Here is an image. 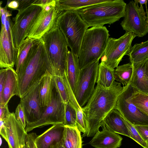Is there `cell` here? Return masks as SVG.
<instances>
[{
	"instance_id": "obj_1",
	"label": "cell",
	"mask_w": 148,
	"mask_h": 148,
	"mask_svg": "<svg viewBox=\"0 0 148 148\" xmlns=\"http://www.w3.org/2000/svg\"><path fill=\"white\" fill-rule=\"evenodd\" d=\"M125 88L115 81L109 87L97 84L89 100L82 108L88 125L86 136H93L99 131L106 116L114 109L118 97Z\"/></svg>"
},
{
	"instance_id": "obj_2",
	"label": "cell",
	"mask_w": 148,
	"mask_h": 148,
	"mask_svg": "<svg viewBox=\"0 0 148 148\" xmlns=\"http://www.w3.org/2000/svg\"><path fill=\"white\" fill-rule=\"evenodd\" d=\"M48 71L51 64L41 38L35 40L27 58L23 73L18 80V95L21 99L41 79Z\"/></svg>"
},
{
	"instance_id": "obj_3",
	"label": "cell",
	"mask_w": 148,
	"mask_h": 148,
	"mask_svg": "<svg viewBox=\"0 0 148 148\" xmlns=\"http://www.w3.org/2000/svg\"><path fill=\"white\" fill-rule=\"evenodd\" d=\"M126 4L123 0H109L75 11L88 27L103 26L123 17Z\"/></svg>"
},
{
	"instance_id": "obj_4",
	"label": "cell",
	"mask_w": 148,
	"mask_h": 148,
	"mask_svg": "<svg viewBox=\"0 0 148 148\" xmlns=\"http://www.w3.org/2000/svg\"><path fill=\"white\" fill-rule=\"evenodd\" d=\"M105 26L93 27L85 32L81 46L78 60L82 69L101 58L109 38Z\"/></svg>"
},
{
	"instance_id": "obj_5",
	"label": "cell",
	"mask_w": 148,
	"mask_h": 148,
	"mask_svg": "<svg viewBox=\"0 0 148 148\" xmlns=\"http://www.w3.org/2000/svg\"><path fill=\"white\" fill-rule=\"evenodd\" d=\"M51 66L52 76L63 77L66 71L69 50L67 41L56 26L41 38Z\"/></svg>"
},
{
	"instance_id": "obj_6",
	"label": "cell",
	"mask_w": 148,
	"mask_h": 148,
	"mask_svg": "<svg viewBox=\"0 0 148 148\" xmlns=\"http://www.w3.org/2000/svg\"><path fill=\"white\" fill-rule=\"evenodd\" d=\"M56 25L65 37L71 51L78 56L82 40L89 27L75 10L62 11L58 17Z\"/></svg>"
},
{
	"instance_id": "obj_7",
	"label": "cell",
	"mask_w": 148,
	"mask_h": 148,
	"mask_svg": "<svg viewBox=\"0 0 148 148\" xmlns=\"http://www.w3.org/2000/svg\"><path fill=\"white\" fill-rule=\"evenodd\" d=\"M136 37L132 32H125L118 38L109 37L105 50L101 58V63L114 70L124 56H129L132 47V42Z\"/></svg>"
},
{
	"instance_id": "obj_8",
	"label": "cell",
	"mask_w": 148,
	"mask_h": 148,
	"mask_svg": "<svg viewBox=\"0 0 148 148\" xmlns=\"http://www.w3.org/2000/svg\"><path fill=\"white\" fill-rule=\"evenodd\" d=\"M42 9L38 5H31L18 11L14 18L12 33L14 47L17 51L27 38L32 25Z\"/></svg>"
},
{
	"instance_id": "obj_9",
	"label": "cell",
	"mask_w": 148,
	"mask_h": 148,
	"mask_svg": "<svg viewBox=\"0 0 148 148\" xmlns=\"http://www.w3.org/2000/svg\"><path fill=\"white\" fill-rule=\"evenodd\" d=\"M65 103L54 86L51 100L43 108L41 116L37 121L27 124L25 130L27 133L36 128L49 125L64 124Z\"/></svg>"
},
{
	"instance_id": "obj_10",
	"label": "cell",
	"mask_w": 148,
	"mask_h": 148,
	"mask_svg": "<svg viewBox=\"0 0 148 148\" xmlns=\"http://www.w3.org/2000/svg\"><path fill=\"white\" fill-rule=\"evenodd\" d=\"M99 64L97 61L80 70L74 94L81 108L86 105L95 90Z\"/></svg>"
},
{
	"instance_id": "obj_11",
	"label": "cell",
	"mask_w": 148,
	"mask_h": 148,
	"mask_svg": "<svg viewBox=\"0 0 148 148\" xmlns=\"http://www.w3.org/2000/svg\"><path fill=\"white\" fill-rule=\"evenodd\" d=\"M136 91L130 84L125 86L118 97L114 109L117 110L127 121L134 125H148V117L132 102V96Z\"/></svg>"
},
{
	"instance_id": "obj_12",
	"label": "cell",
	"mask_w": 148,
	"mask_h": 148,
	"mask_svg": "<svg viewBox=\"0 0 148 148\" xmlns=\"http://www.w3.org/2000/svg\"><path fill=\"white\" fill-rule=\"evenodd\" d=\"M138 3L131 1L126 4L123 19L120 24L125 32H132L142 37L148 33V21L141 12Z\"/></svg>"
},
{
	"instance_id": "obj_13",
	"label": "cell",
	"mask_w": 148,
	"mask_h": 148,
	"mask_svg": "<svg viewBox=\"0 0 148 148\" xmlns=\"http://www.w3.org/2000/svg\"><path fill=\"white\" fill-rule=\"evenodd\" d=\"M62 12L56 6L49 11L42 8L32 25L27 38L35 40L41 39L57 26V19Z\"/></svg>"
},
{
	"instance_id": "obj_14",
	"label": "cell",
	"mask_w": 148,
	"mask_h": 148,
	"mask_svg": "<svg viewBox=\"0 0 148 148\" xmlns=\"http://www.w3.org/2000/svg\"><path fill=\"white\" fill-rule=\"evenodd\" d=\"M43 78L21 99L20 104L24 111L27 124L36 121L41 116L43 109L40 104L39 93Z\"/></svg>"
},
{
	"instance_id": "obj_15",
	"label": "cell",
	"mask_w": 148,
	"mask_h": 148,
	"mask_svg": "<svg viewBox=\"0 0 148 148\" xmlns=\"http://www.w3.org/2000/svg\"><path fill=\"white\" fill-rule=\"evenodd\" d=\"M6 139L9 148H22L26 144L27 133L14 112L4 121Z\"/></svg>"
},
{
	"instance_id": "obj_16",
	"label": "cell",
	"mask_w": 148,
	"mask_h": 148,
	"mask_svg": "<svg viewBox=\"0 0 148 148\" xmlns=\"http://www.w3.org/2000/svg\"><path fill=\"white\" fill-rule=\"evenodd\" d=\"M18 51L11 42L5 27L1 26L0 36V67L13 68L15 65Z\"/></svg>"
},
{
	"instance_id": "obj_17",
	"label": "cell",
	"mask_w": 148,
	"mask_h": 148,
	"mask_svg": "<svg viewBox=\"0 0 148 148\" xmlns=\"http://www.w3.org/2000/svg\"><path fill=\"white\" fill-rule=\"evenodd\" d=\"M65 126L63 124L53 125L43 133L37 136V148H50L53 145L62 143Z\"/></svg>"
},
{
	"instance_id": "obj_18",
	"label": "cell",
	"mask_w": 148,
	"mask_h": 148,
	"mask_svg": "<svg viewBox=\"0 0 148 148\" xmlns=\"http://www.w3.org/2000/svg\"><path fill=\"white\" fill-rule=\"evenodd\" d=\"M122 139L118 134L103 128L95 134L89 144L95 148H118L121 146Z\"/></svg>"
},
{
	"instance_id": "obj_19",
	"label": "cell",
	"mask_w": 148,
	"mask_h": 148,
	"mask_svg": "<svg viewBox=\"0 0 148 148\" xmlns=\"http://www.w3.org/2000/svg\"><path fill=\"white\" fill-rule=\"evenodd\" d=\"M102 127L115 133L130 137L123 117L116 110H112L107 114L103 120Z\"/></svg>"
},
{
	"instance_id": "obj_20",
	"label": "cell",
	"mask_w": 148,
	"mask_h": 148,
	"mask_svg": "<svg viewBox=\"0 0 148 148\" xmlns=\"http://www.w3.org/2000/svg\"><path fill=\"white\" fill-rule=\"evenodd\" d=\"M7 75L0 103L8 104L11 98L17 96L18 89V77L15 70L13 68H7Z\"/></svg>"
},
{
	"instance_id": "obj_21",
	"label": "cell",
	"mask_w": 148,
	"mask_h": 148,
	"mask_svg": "<svg viewBox=\"0 0 148 148\" xmlns=\"http://www.w3.org/2000/svg\"><path fill=\"white\" fill-rule=\"evenodd\" d=\"M147 60L134 67L130 84L138 92L148 95V75L146 70Z\"/></svg>"
},
{
	"instance_id": "obj_22",
	"label": "cell",
	"mask_w": 148,
	"mask_h": 148,
	"mask_svg": "<svg viewBox=\"0 0 148 148\" xmlns=\"http://www.w3.org/2000/svg\"><path fill=\"white\" fill-rule=\"evenodd\" d=\"M80 69L78 57L69 50L66 74L69 84L74 93Z\"/></svg>"
},
{
	"instance_id": "obj_23",
	"label": "cell",
	"mask_w": 148,
	"mask_h": 148,
	"mask_svg": "<svg viewBox=\"0 0 148 148\" xmlns=\"http://www.w3.org/2000/svg\"><path fill=\"white\" fill-rule=\"evenodd\" d=\"M54 87L53 76L48 71L42 79L39 90V102L42 109L50 102Z\"/></svg>"
},
{
	"instance_id": "obj_24",
	"label": "cell",
	"mask_w": 148,
	"mask_h": 148,
	"mask_svg": "<svg viewBox=\"0 0 148 148\" xmlns=\"http://www.w3.org/2000/svg\"><path fill=\"white\" fill-rule=\"evenodd\" d=\"M109 0H57L56 6L60 11L76 10Z\"/></svg>"
},
{
	"instance_id": "obj_25",
	"label": "cell",
	"mask_w": 148,
	"mask_h": 148,
	"mask_svg": "<svg viewBox=\"0 0 148 148\" xmlns=\"http://www.w3.org/2000/svg\"><path fill=\"white\" fill-rule=\"evenodd\" d=\"M34 40L27 38L18 49L15 66V71L18 76V80L23 73L28 53Z\"/></svg>"
},
{
	"instance_id": "obj_26",
	"label": "cell",
	"mask_w": 148,
	"mask_h": 148,
	"mask_svg": "<svg viewBox=\"0 0 148 148\" xmlns=\"http://www.w3.org/2000/svg\"><path fill=\"white\" fill-rule=\"evenodd\" d=\"M64 126L63 146L65 148H82L81 132L76 127Z\"/></svg>"
},
{
	"instance_id": "obj_27",
	"label": "cell",
	"mask_w": 148,
	"mask_h": 148,
	"mask_svg": "<svg viewBox=\"0 0 148 148\" xmlns=\"http://www.w3.org/2000/svg\"><path fill=\"white\" fill-rule=\"evenodd\" d=\"M130 62L135 67L148 59V40L132 47L129 55Z\"/></svg>"
},
{
	"instance_id": "obj_28",
	"label": "cell",
	"mask_w": 148,
	"mask_h": 148,
	"mask_svg": "<svg viewBox=\"0 0 148 148\" xmlns=\"http://www.w3.org/2000/svg\"><path fill=\"white\" fill-rule=\"evenodd\" d=\"M134 72V67L130 62L118 66L114 70L115 80L122 84L123 86L130 83Z\"/></svg>"
},
{
	"instance_id": "obj_29",
	"label": "cell",
	"mask_w": 148,
	"mask_h": 148,
	"mask_svg": "<svg viewBox=\"0 0 148 148\" xmlns=\"http://www.w3.org/2000/svg\"><path fill=\"white\" fill-rule=\"evenodd\" d=\"M114 70L104 65L99 64L96 83L106 87H109L115 81Z\"/></svg>"
},
{
	"instance_id": "obj_30",
	"label": "cell",
	"mask_w": 148,
	"mask_h": 148,
	"mask_svg": "<svg viewBox=\"0 0 148 148\" xmlns=\"http://www.w3.org/2000/svg\"><path fill=\"white\" fill-rule=\"evenodd\" d=\"M132 102L148 117V95L135 91L131 99Z\"/></svg>"
},
{
	"instance_id": "obj_31",
	"label": "cell",
	"mask_w": 148,
	"mask_h": 148,
	"mask_svg": "<svg viewBox=\"0 0 148 148\" xmlns=\"http://www.w3.org/2000/svg\"><path fill=\"white\" fill-rule=\"evenodd\" d=\"M54 86L59 93L63 101L66 103L69 101V97L66 84L63 77L53 76Z\"/></svg>"
},
{
	"instance_id": "obj_32",
	"label": "cell",
	"mask_w": 148,
	"mask_h": 148,
	"mask_svg": "<svg viewBox=\"0 0 148 148\" xmlns=\"http://www.w3.org/2000/svg\"><path fill=\"white\" fill-rule=\"evenodd\" d=\"M65 111L64 125L70 127H76L77 116L76 111L69 101L65 103Z\"/></svg>"
},
{
	"instance_id": "obj_33",
	"label": "cell",
	"mask_w": 148,
	"mask_h": 148,
	"mask_svg": "<svg viewBox=\"0 0 148 148\" xmlns=\"http://www.w3.org/2000/svg\"><path fill=\"white\" fill-rule=\"evenodd\" d=\"M123 117L128 130L130 136V138L133 140L143 148H147L146 143L141 138L134 125L127 121L123 116Z\"/></svg>"
},
{
	"instance_id": "obj_34",
	"label": "cell",
	"mask_w": 148,
	"mask_h": 148,
	"mask_svg": "<svg viewBox=\"0 0 148 148\" xmlns=\"http://www.w3.org/2000/svg\"><path fill=\"white\" fill-rule=\"evenodd\" d=\"M14 113L16 119L25 129L27 123L25 114L23 108L20 103L17 106Z\"/></svg>"
},
{
	"instance_id": "obj_35",
	"label": "cell",
	"mask_w": 148,
	"mask_h": 148,
	"mask_svg": "<svg viewBox=\"0 0 148 148\" xmlns=\"http://www.w3.org/2000/svg\"><path fill=\"white\" fill-rule=\"evenodd\" d=\"M148 148V125H134Z\"/></svg>"
},
{
	"instance_id": "obj_36",
	"label": "cell",
	"mask_w": 148,
	"mask_h": 148,
	"mask_svg": "<svg viewBox=\"0 0 148 148\" xmlns=\"http://www.w3.org/2000/svg\"><path fill=\"white\" fill-rule=\"evenodd\" d=\"M37 135L35 133L27 134L26 140V144L29 148H37L36 139Z\"/></svg>"
},
{
	"instance_id": "obj_37",
	"label": "cell",
	"mask_w": 148,
	"mask_h": 148,
	"mask_svg": "<svg viewBox=\"0 0 148 148\" xmlns=\"http://www.w3.org/2000/svg\"><path fill=\"white\" fill-rule=\"evenodd\" d=\"M0 4V12L1 19V26L5 27V22L7 17L10 16L12 14L7 9V7L6 5L3 8L1 6Z\"/></svg>"
},
{
	"instance_id": "obj_38",
	"label": "cell",
	"mask_w": 148,
	"mask_h": 148,
	"mask_svg": "<svg viewBox=\"0 0 148 148\" xmlns=\"http://www.w3.org/2000/svg\"><path fill=\"white\" fill-rule=\"evenodd\" d=\"M8 104L0 103V120L4 121L10 114Z\"/></svg>"
},
{
	"instance_id": "obj_39",
	"label": "cell",
	"mask_w": 148,
	"mask_h": 148,
	"mask_svg": "<svg viewBox=\"0 0 148 148\" xmlns=\"http://www.w3.org/2000/svg\"><path fill=\"white\" fill-rule=\"evenodd\" d=\"M6 75V68L1 69L0 71V97L2 95Z\"/></svg>"
},
{
	"instance_id": "obj_40",
	"label": "cell",
	"mask_w": 148,
	"mask_h": 148,
	"mask_svg": "<svg viewBox=\"0 0 148 148\" xmlns=\"http://www.w3.org/2000/svg\"><path fill=\"white\" fill-rule=\"evenodd\" d=\"M36 0H18L19 6L16 10L18 11L23 10L28 7L32 5Z\"/></svg>"
},
{
	"instance_id": "obj_41",
	"label": "cell",
	"mask_w": 148,
	"mask_h": 148,
	"mask_svg": "<svg viewBox=\"0 0 148 148\" xmlns=\"http://www.w3.org/2000/svg\"><path fill=\"white\" fill-rule=\"evenodd\" d=\"M56 3V0H36L32 4V5H38L42 8L48 5L54 4Z\"/></svg>"
},
{
	"instance_id": "obj_42",
	"label": "cell",
	"mask_w": 148,
	"mask_h": 148,
	"mask_svg": "<svg viewBox=\"0 0 148 148\" xmlns=\"http://www.w3.org/2000/svg\"><path fill=\"white\" fill-rule=\"evenodd\" d=\"M6 5L7 8L14 10H16L19 6L18 2V0H8Z\"/></svg>"
},
{
	"instance_id": "obj_43",
	"label": "cell",
	"mask_w": 148,
	"mask_h": 148,
	"mask_svg": "<svg viewBox=\"0 0 148 148\" xmlns=\"http://www.w3.org/2000/svg\"><path fill=\"white\" fill-rule=\"evenodd\" d=\"M50 148H65L63 146L62 143H60L50 147Z\"/></svg>"
},
{
	"instance_id": "obj_44",
	"label": "cell",
	"mask_w": 148,
	"mask_h": 148,
	"mask_svg": "<svg viewBox=\"0 0 148 148\" xmlns=\"http://www.w3.org/2000/svg\"><path fill=\"white\" fill-rule=\"evenodd\" d=\"M146 70L147 73L148 75V59L147 60L146 66Z\"/></svg>"
},
{
	"instance_id": "obj_45",
	"label": "cell",
	"mask_w": 148,
	"mask_h": 148,
	"mask_svg": "<svg viewBox=\"0 0 148 148\" xmlns=\"http://www.w3.org/2000/svg\"><path fill=\"white\" fill-rule=\"evenodd\" d=\"M22 148H29L27 145L26 144Z\"/></svg>"
},
{
	"instance_id": "obj_46",
	"label": "cell",
	"mask_w": 148,
	"mask_h": 148,
	"mask_svg": "<svg viewBox=\"0 0 148 148\" xmlns=\"http://www.w3.org/2000/svg\"><path fill=\"white\" fill-rule=\"evenodd\" d=\"M2 140L1 138L0 137V146H1V145L2 144Z\"/></svg>"
}]
</instances>
